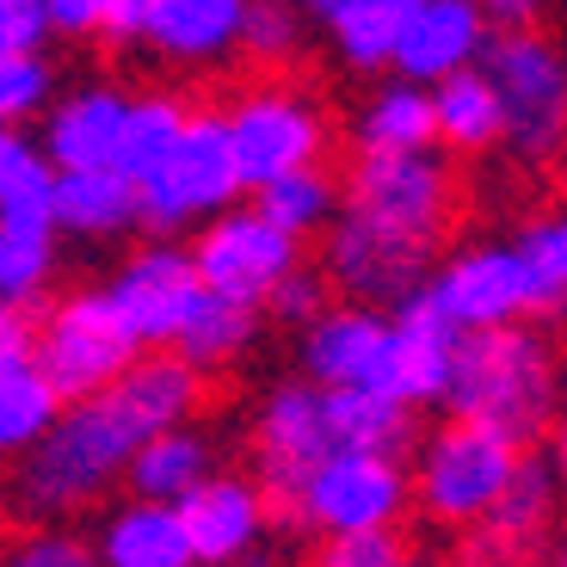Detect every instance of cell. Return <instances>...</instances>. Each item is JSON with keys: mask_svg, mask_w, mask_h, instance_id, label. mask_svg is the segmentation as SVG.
<instances>
[{"mask_svg": "<svg viewBox=\"0 0 567 567\" xmlns=\"http://www.w3.org/2000/svg\"><path fill=\"white\" fill-rule=\"evenodd\" d=\"M204 370H192L179 352H136L105 389L62 401L56 425L19 456L13 512L62 525L74 512L100 506L124 487V468L136 444L161 425L198 420L204 408Z\"/></svg>", "mask_w": 567, "mask_h": 567, "instance_id": "cell-1", "label": "cell"}, {"mask_svg": "<svg viewBox=\"0 0 567 567\" xmlns=\"http://www.w3.org/2000/svg\"><path fill=\"white\" fill-rule=\"evenodd\" d=\"M444 408L456 420H482L518 444H537L561 413V358L525 321L468 327V333H456Z\"/></svg>", "mask_w": 567, "mask_h": 567, "instance_id": "cell-2", "label": "cell"}, {"mask_svg": "<svg viewBox=\"0 0 567 567\" xmlns=\"http://www.w3.org/2000/svg\"><path fill=\"white\" fill-rule=\"evenodd\" d=\"M530 444L506 439L482 420H444L439 432H425V444L413 451V512H420L432 530L456 537L463 525L487 518L494 499L512 487L518 463H525Z\"/></svg>", "mask_w": 567, "mask_h": 567, "instance_id": "cell-3", "label": "cell"}, {"mask_svg": "<svg viewBox=\"0 0 567 567\" xmlns=\"http://www.w3.org/2000/svg\"><path fill=\"white\" fill-rule=\"evenodd\" d=\"M413 512V475L395 451H327L278 506L302 537L340 530H401Z\"/></svg>", "mask_w": 567, "mask_h": 567, "instance_id": "cell-4", "label": "cell"}, {"mask_svg": "<svg viewBox=\"0 0 567 567\" xmlns=\"http://www.w3.org/2000/svg\"><path fill=\"white\" fill-rule=\"evenodd\" d=\"M247 185L235 173V155H228V130L223 112H185L179 142H173L161 167L136 185V216L148 235H167L179 241L185 228L210 223L216 210L241 198Z\"/></svg>", "mask_w": 567, "mask_h": 567, "instance_id": "cell-5", "label": "cell"}, {"mask_svg": "<svg viewBox=\"0 0 567 567\" xmlns=\"http://www.w3.org/2000/svg\"><path fill=\"white\" fill-rule=\"evenodd\" d=\"M482 69L499 93V117L518 161H555L567 148V50L537 25L487 38Z\"/></svg>", "mask_w": 567, "mask_h": 567, "instance_id": "cell-6", "label": "cell"}, {"mask_svg": "<svg viewBox=\"0 0 567 567\" xmlns=\"http://www.w3.org/2000/svg\"><path fill=\"white\" fill-rule=\"evenodd\" d=\"M142 352V340L130 333V321L117 315V302L100 290H69L50 309L38 315V333H31V358L43 364V377L62 389V395H93Z\"/></svg>", "mask_w": 567, "mask_h": 567, "instance_id": "cell-7", "label": "cell"}, {"mask_svg": "<svg viewBox=\"0 0 567 567\" xmlns=\"http://www.w3.org/2000/svg\"><path fill=\"white\" fill-rule=\"evenodd\" d=\"M223 130L247 192L290 167H315L327 155V112L290 81H259L235 93L223 112Z\"/></svg>", "mask_w": 567, "mask_h": 567, "instance_id": "cell-8", "label": "cell"}, {"mask_svg": "<svg viewBox=\"0 0 567 567\" xmlns=\"http://www.w3.org/2000/svg\"><path fill=\"white\" fill-rule=\"evenodd\" d=\"M192 235H198V241L185 247V254H192L198 284L210 297L241 302V309H266L271 290L302 266L297 235H284L278 223H266L259 210H241V204L216 210L210 223H198Z\"/></svg>", "mask_w": 567, "mask_h": 567, "instance_id": "cell-9", "label": "cell"}, {"mask_svg": "<svg viewBox=\"0 0 567 567\" xmlns=\"http://www.w3.org/2000/svg\"><path fill=\"white\" fill-rule=\"evenodd\" d=\"M340 210H358L413 241H444L456 210V179L432 148H395V155H358L340 185Z\"/></svg>", "mask_w": 567, "mask_h": 567, "instance_id": "cell-10", "label": "cell"}, {"mask_svg": "<svg viewBox=\"0 0 567 567\" xmlns=\"http://www.w3.org/2000/svg\"><path fill=\"white\" fill-rule=\"evenodd\" d=\"M420 290L456 333H468V327H499V321H530V315L549 309L537 278H530V266H525V254H518V241L456 247L451 259H439V266L425 271Z\"/></svg>", "mask_w": 567, "mask_h": 567, "instance_id": "cell-11", "label": "cell"}, {"mask_svg": "<svg viewBox=\"0 0 567 567\" xmlns=\"http://www.w3.org/2000/svg\"><path fill=\"white\" fill-rule=\"evenodd\" d=\"M555 530H561V487H555L549 463L525 451V463H518L506 494L494 499V512L451 537L444 567H537L543 543Z\"/></svg>", "mask_w": 567, "mask_h": 567, "instance_id": "cell-12", "label": "cell"}, {"mask_svg": "<svg viewBox=\"0 0 567 567\" xmlns=\"http://www.w3.org/2000/svg\"><path fill=\"white\" fill-rule=\"evenodd\" d=\"M321 241H327V259H321L327 284H340L352 302H377V309H395L401 297H413L425 271H432V254H439L432 241H413V235L370 223L358 210L333 216Z\"/></svg>", "mask_w": 567, "mask_h": 567, "instance_id": "cell-13", "label": "cell"}, {"mask_svg": "<svg viewBox=\"0 0 567 567\" xmlns=\"http://www.w3.org/2000/svg\"><path fill=\"white\" fill-rule=\"evenodd\" d=\"M179 506L185 543H192V561L198 567H247L259 561V549L278 530V506L254 475H223L210 468L192 494L173 499Z\"/></svg>", "mask_w": 567, "mask_h": 567, "instance_id": "cell-14", "label": "cell"}, {"mask_svg": "<svg viewBox=\"0 0 567 567\" xmlns=\"http://www.w3.org/2000/svg\"><path fill=\"white\" fill-rule=\"evenodd\" d=\"M105 297L117 302V315L130 321V333L142 340V352H167L173 333L185 327V315L198 309L204 284L192 271V254L167 235H155L148 247H130L105 278Z\"/></svg>", "mask_w": 567, "mask_h": 567, "instance_id": "cell-15", "label": "cell"}, {"mask_svg": "<svg viewBox=\"0 0 567 567\" xmlns=\"http://www.w3.org/2000/svg\"><path fill=\"white\" fill-rule=\"evenodd\" d=\"M247 444H254V482L271 494V506H284L290 487L333 451L321 420V383H309V377L271 383L247 420Z\"/></svg>", "mask_w": 567, "mask_h": 567, "instance_id": "cell-16", "label": "cell"}, {"mask_svg": "<svg viewBox=\"0 0 567 567\" xmlns=\"http://www.w3.org/2000/svg\"><path fill=\"white\" fill-rule=\"evenodd\" d=\"M451 358H456V327L425 302V290H413V297H401L389 309V340H383L370 389L395 395L401 408H432V401H444Z\"/></svg>", "mask_w": 567, "mask_h": 567, "instance_id": "cell-17", "label": "cell"}, {"mask_svg": "<svg viewBox=\"0 0 567 567\" xmlns=\"http://www.w3.org/2000/svg\"><path fill=\"white\" fill-rule=\"evenodd\" d=\"M124 86L112 81H81L38 112V148L56 173L69 167H112L117 155V124H124Z\"/></svg>", "mask_w": 567, "mask_h": 567, "instance_id": "cell-18", "label": "cell"}, {"mask_svg": "<svg viewBox=\"0 0 567 567\" xmlns=\"http://www.w3.org/2000/svg\"><path fill=\"white\" fill-rule=\"evenodd\" d=\"M389 340V309L377 302H321V315L302 321V377L321 389L370 383Z\"/></svg>", "mask_w": 567, "mask_h": 567, "instance_id": "cell-19", "label": "cell"}, {"mask_svg": "<svg viewBox=\"0 0 567 567\" xmlns=\"http://www.w3.org/2000/svg\"><path fill=\"white\" fill-rule=\"evenodd\" d=\"M487 19L475 0H420L408 13V25H401L395 38V56H389V69L401 74V81H444V74L468 69V62H482L487 50Z\"/></svg>", "mask_w": 567, "mask_h": 567, "instance_id": "cell-20", "label": "cell"}, {"mask_svg": "<svg viewBox=\"0 0 567 567\" xmlns=\"http://www.w3.org/2000/svg\"><path fill=\"white\" fill-rule=\"evenodd\" d=\"M241 19H247V0H148L142 43L167 69H216V62L235 56Z\"/></svg>", "mask_w": 567, "mask_h": 567, "instance_id": "cell-21", "label": "cell"}, {"mask_svg": "<svg viewBox=\"0 0 567 567\" xmlns=\"http://www.w3.org/2000/svg\"><path fill=\"white\" fill-rule=\"evenodd\" d=\"M93 561L100 567H198L179 525V506L173 499H142V494H124L100 518Z\"/></svg>", "mask_w": 567, "mask_h": 567, "instance_id": "cell-22", "label": "cell"}, {"mask_svg": "<svg viewBox=\"0 0 567 567\" xmlns=\"http://www.w3.org/2000/svg\"><path fill=\"white\" fill-rule=\"evenodd\" d=\"M136 216V185L117 167H69L56 173V235L74 241H124Z\"/></svg>", "mask_w": 567, "mask_h": 567, "instance_id": "cell-23", "label": "cell"}, {"mask_svg": "<svg viewBox=\"0 0 567 567\" xmlns=\"http://www.w3.org/2000/svg\"><path fill=\"white\" fill-rule=\"evenodd\" d=\"M210 468H216L210 432H204L198 420H179V425H161V432H148V439L136 444V456H130V468H124V487L142 499H179V494H192Z\"/></svg>", "mask_w": 567, "mask_h": 567, "instance_id": "cell-24", "label": "cell"}, {"mask_svg": "<svg viewBox=\"0 0 567 567\" xmlns=\"http://www.w3.org/2000/svg\"><path fill=\"white\" fill-rule=\"evenodd\" d=\"M432 93V142L456 148V155H487L499 136H506V117H499V93L487 81L482 62L444 74V81L425 86Z\"/></svg>", "mask_w": 567, "mask_h": 567, "instance_id": "cell-25", "label": "cell"}, {"mask_svg": "<svg viewBox=\"0 0 567 567\" xmlns=\"http://www.w3.org/2000/svg\"><path fill=\"white\" fill-rule=\"evenodd\" d=\"M321 420L333 451H408L413 444V408H401L395 395L370 383L321 389Z\"/></svg>", "mask_w": 567, "mask_h": 567, "instance_id": "cell-26", "label": "cell"}, {"mask_svg": "<svg viewBox=\"0 0 567 567\" xmlns=\"http://www.w3.org/2000/svg\"><path fill=\"white\" fill-rule=\"evenodd\" d=\"M358 155H395V148H432V93L420 81H377L352 112Z\"/></svg>", "mask_w": 567, "mask_h": 567, "instance_id": "cell-27", "label": "cell"}, {"mask_svg": "<svg viewBox=\"0 0 567 567\" xmlns=\"http://www.w3.org/2000/svg\"><path fill=\"white\" fill-rule=\"evenodd\" d=\"M259 340V309H241V302H228V297H210L204 290L198 309L185 315V327L173 333L167 352H179L192 370H228V364H241L247 352H254Z\"/></svg>", "mask_w": 567, "mask_h": 567, "instance_id": "cell-28", "label": "cell"}, {"mask_svg": "<svg viewBox=\"0 0 567 567\" xmlns=\"http://www.w3.org/2000/svg\"><path fill=\"white\" fill-rule=\"evenodd\" d=\"M254 210L266 223H278L284 235H297V241H315L327 235V223L340 216V179L315 161V167H290L278 179L254 185Z\"/></svg>", "mask_w": 567, "mask_h": 567, "instance_id": "cell-29", "label": "cell"}, {"mask_svg": "<svg viewBox=\"0 0 567 567\" xmlns=\"http://www.w3.org/2000/svg\"><path fill=\"white\" fill-rule=\"evenodd\" d=\"M62 389L43 377L38 358H19V364L0 370V463H19L31 444L56 425L62 413Z\"/></svg>", "mask_w": 567, "mask_h": 567, "instance_id": "cell-30", "label": "cell"}, {"mask_svg": "<svg viewBox=\"0 0 567 567\" xmlns=\"http://www.w3.org/2000/svg\"><path fill=\"white\" fill-rule=\"evenodd\" d=\"M192 105L179 100V93H130L124 100V124H117V155L112 167L124 173L130 185H142L148 173L161 167V155H167L173 142H179V124Z\"/></svg>", "mask_w": 567, "mask_h": 567, "instance_id": "cell-31", "label": "cell"}, {"mask_svg": "<svg viewBox=\"0 0 567 567\" xmlns=\"http://www.w3.org/2000/svg\"><path fill=\"white\" fill-rule=\"evenodd\" d=\"M420 0H346L340 13L327 19V38H333V56L358 74H377L389 69L395 56V38L408 25V13Z\"/></svg>", "mask_w": 567, "mask_h": 567, "instance_id": "cell-32", "label": "cell"}, {"mask_svg": "<svg viewBox=\"0 0 567 567\" xmlns=\"http://www.w3.org/2000/svg\"><path fill=\"white\" fill-rule=\"evenodd\" d=\"M56 228H19L0 223V302L38 309L50 278H56Z\"/></svg>", "mask_w": 567, "mask_h": 567, "instance_id": "cell-33", "label": "cell"}, {"mask_svg": "<svg viewBox=\"0 0 567 567\" xmlns=\"http://www.w3.org/2000/svg\"><path fill=\"white\" fill-rule=\"evenodd\" d=\"M0 223L19 228H56V167L43 161L38 142L19 136L13 161L0 173Z\"/></svg>", "mask_w": 567, "mask_h": 567, "instance_id": "cell-34", "label": "cell"}, {"mask_svg": "<svg viewBox=\"0 0 567 567\" xmlns=\"http://www.w3.org/2000/svg\"><path fill=\"white\" fill-rule=\"evenodd\" d=\"M50 100H56V62L43 50H0V130L38 124Z\"/></svg>", "mask_w": 567, "mask_h": 567, "instance_id": "cell-35", "label": "cell"}, {"mask_svg": "<svg viewBox=\"0 0 567 567\" xmlns=\"http://www.w3.org/2000/svg\"><path fill=\"white\" fill-rule=\"evenodd\" d=\"M235 50H241L247 62H259V69H290V62L302 56V19L290 0H247V19H241V38H235Z\"/></svg>", "mask_w": 567, "mask_h": 567, "instance_id": "cell-36", "label": "cell"}, {"mask_svg": "<svg viewBox=\"0 0 567 567\" xmlns=\"http://www.w3.org/2000/svg\"><path fill=\"white\" fill-rule=\"evenodd\" d=\"M0 567H100V561H93V543L81 530L25 518L19 530L0 537Z\"/></svg>", "mask_w": 567, "mask_h": 567, "instance_id": "cell-37", "label": "cell"}, {"mask_svg": "<svg viewBox=\"0 0 567 567\" xmlns=\"http://www.w3.org/2000/svg\"><path fill=\"white\" fill-rule=\"evenodd\" d=\"M518 254H525L530 278H537L543 302H567V210H549L518 235Z\"/></svg>", "mask_w": 567, "mask_h": 567, "instance_id": "cell-38", "label": "cell"}, {"mask_svg": "<svg viewBox=\"0 0 567 567\" xmlns=\"http://www.w3.org/2000/svg\"><path fill=\"white\" fill-rule=\"evenodd\" d=\"M408 549L401 530H340V537H315L309 567H389Z\"/></svg>", "mask_w": 567, "mask_h": 567, "instance_id": "cell-39", "label": "cell"}, {"mask_svg": "<svg viewBox=\"0 0 567 567\" xmlns=\"http://www.w3.org/2000/svg\"><path fill=\"white\" fill-rule=\"evenodd\" d=\"M321 302H327V278H315V271H290V278L278 284V290H271V302L266 309L278 315L284 327H302L309 321V315H321Z\"/></svg>", "mask_w": 567, "mask_h": 567, "instance_id": "cell-40", "label": "cell"}, {"mask_svg": "<svg viewBox=\"0 0 567 567\" xmlns=\"http://www.w3.org/2000/svg\"><path fill=\"white\" fill-rule=\"evenodd\" d=\"M43 43H50L43 0H0V50H43Z\"/></svg>", "mask_w": 567, "mask_h": 567, "instance_id": "cell-41", "label": "cell"}, {"mask_svg": "<svg viewBox=\"0 0 567 567\" xmlns=\"http://www.w3.org/2000/svg\"><path fill=\"white\" fill-rule=\"evenodd\" d=\"M100 13L105 0H43L50 38H100Z\"/></svg>", "mask_w": 567, "mask_h": 567, "instance_id": "cell-42", "label": "cell"}, {"mask_svg": "<svg viewBox=\"0 0 567 567\" xmlns=\"http://www.w3.org/2000/svg\"><path fill=\"white\" fill-rule=\"evenodd\" d=\"M31 333H38V309L25 302H0V370L31 358Z\"/></svg>", "mask_w": 567, "mask_h": 567, "instance_id": "cell-43", "label": "cell"}, {"mask_svg": "<svg viewBox=\"0 0 567 567\" xmlns=\"http://www.w3.org/2000/svg\"><path fill=\"white\" fill-rule=\"evenodd\" d=\"M142 25H148V0H105L100 38L112 43V50H130V43H142Z\"/></svg>", "mask_w": 567, "mask_h": 567, "instance_id": "cell-44", "label": "cell"}, {"mask_svg": "<svg viewBox=\"0 0 567 567\" xmlns=\"http://www.w3.org/2000/svg\"><path fill=\"white\" fill-rule=\"evenodd\" d=\"M487 31H530L543 19V0H475Z\"/></svg>", "mask_w": 567, "mask_h": 567, "instance_id": "cell-45", "label": "cell"}, {"mask_svg": "<svg viewBox=\"0 0 567 567\" xmlns=\"http://www.w3.org/2000/svg\"><path fill=\"white\" fill-rule=\"evenodd\" d=\"M543 439H549V451H543V463H549L555 487H561V494H567V413H555V420H549V432H543Z\"/></svg>", "mask_w": 567, "mask_h": 567, "instance_id": "cell-46", "label": "cell"}, {"mask_svg": "<svg viewBox=\"0 0 567 567\" xmlns=\"http://www.w3.org/2000/svg\"><path fill=\"white\" fill-rule=\"evenodd\" d=\"M537 567H567V530H555L549 543H543V555H537Z\"/></svg>", "mask_w": 567, "mask_h": 567, "instance_id": "cell-47", "label": "cell"}, {"mask_svg": "<svg viewBox=\"0 0 567 567\" xmlns=\"http://www.w3.org/2000/svg\"><path fill=\"white\" fill-rule=\"evenodd\" d=\"M340 7H346V0H302V13H309L315 25H327V19L340 13Z\"/></svg>", "mask_w": 567, "mask_h": 567, "instance_id": "cell-48", "label": "cell"}, {"mask_svg": "<svg viewBox=\"0 0 567 567\" xmlns=\"http://www.w3.org/2000/svg\"><path fill=\"white\" fill-rule=\"evenodd\" d=\"M389 567H444V561H439V555H420V549H401Z\"/></svg>", "mask_w": 567, "mask_h": 567, "instance_id": "cell-49", "label": "cell"}]
</instances>
